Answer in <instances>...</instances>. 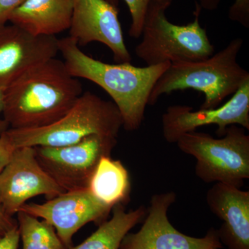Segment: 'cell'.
Segmentation results:
<instances>
[{
  "instance_id": "6da1fadb",
  "label": "cell",
  "mask_w": 249,
  "mask_h": 249,
  "mask_svg": "<svg viewBox=\"0 0 249 249\" xmlns=\"http://www.w3.org/2000/svg\"><path fill=\"white\" fill-rule=\"evenodd\" d=\"M82 93L79 80L64 62L49 59L5 88L3 118L10 128L44 127L65 115Z\"/></svg>"
},
{
  "instance_id": "7a4b0ae2",
  "label": "cell",
  "mask_w": 249,
  "mask_h": 249,
  "mask_svg": "<svg viewBox=\"0 0 249 249\" xmlns=\"http://www.w3.org/2000/svg\"><path fill=\"white\" fill-rule=\"evenodd\" d=\"M58 49L72 76L89 80L109 95L119 109L124 129L140 128L152 90L170 62L143 67L106 63L85 53L70 36L58 39Z\"/></svg>"
},
{
  "instance_id": "3957f363",
  "label": "cell",
  "mask_w": 249,
  "mask_h": 249,
  "mask_svg": "<svg viewBox=\"0 0 249 249\" xmlns=\"http://www.w3.org/2000/svg\"><path fill=\"white\" fill-rule=\"evenodd\" d=\"M243 43V40L237 37L209 58L170 63L154 86L148 105L153 106L162 95L178 90L195 89L204 93L200 109L219 107L224 99L249 80L248 71L237 62Z\"/></svg>"
},
{
  "instance_id": "277c9868",
  "label": "cell",
  "mask_w": 249,
  "mask_h": 249,
  "mask_svg": "<svg viewBox=\"0 0 249 249\" xmlns=\"http://www.w3.org/2000/svg\"><path fill=\"white\" fill-rule=\"evenodd\" d=\"M122 127L120 113L112 101L86 91L53 124L37 128H9L2 135L15 149L63 147L94 134L118 138Z\"/></svg>"
},
{
  "instance_id": "5b68a950",
  "label": "cell",
  "mask_w": 249,
  "mask_h": 249,
  "mask_svg": "<svg viewBox=\"0 0 249 249\" xmlns=\"http://www.w3.org/2000/svg\"><path fill=\"white\" fill-rule=\"evenodd\" d=\"M170 4L155 2L147 9L142 41L135 53L147 66L165 62H191L204 60L214 53L206 29L201 27V8L196 5V18L186 25H177L167 19L165 11Z\"/></svg>"
},
{
  "instance_id": "8992f818",
  "label": "cell",
  "mask_w": 249,
  "mask_h": 249,
  "mask_svg": "<svg viewBox=\"0 0 249 249\" xmlns=\"http://www.w3.org/2000/svg\"><path fill=\"white\" fill-rule=\"evenodd\" d=\"M181 151L196 160V176L205 183H222L241 188L249 178V136L232 124L222 138L204 132L183 134L176 142Z\"/></svg>"
},
{
  "instance_id": "52a82bcc",
  "label": "cell",
  "mask_w": 249,
  "mask_h": 249,
  "mask_svg": "<svg viewBox=\"0 0 249 249\" xmlns=\"http://www.w3.org/2000/svg\"><path fill=\"white\" fill-rule=\"evenodd\" d=\"M117 138L91 135L63 147H34L40 166L65 192L88 188L100 160L110 156Z\"/></svg>"
},
{
  "instance_id": "ba28073f",
  "label": "cell",
  "mask_w": 249,
  "mask_h": 249,
  "mask_svg": "<svg viewBox=\"0 0 249 249\" xmlns=\"http://www.w3.org/2000/svg\"><path fill=\"white\" fill-rule=\"evenodd\" d=\"M176 199V193L173 191L154 195L140 230L124 236L120 249H223L214 228L209 229L204 237H194L178 231L172 225L168 212Z\"/></svg>"
},
{
  "instance_id": "9c48e42d",
  "label": "cell",
  "mask_w": 249,
  "mask_h": 249,
  "mask_svg": "<svg viewBox=\"0 0 249 249\" xmlns=\"http://www.w3.org/2000/svg\"><path fill=\"white\" fill-rule=\"evenodd\" d=\"M112 209L96 199L89 188H85L65 192L43 204L26 203L19 211L48 222L69 249L81 228L91 222L99 225L107 220Z\"/></svg>"
},
{
  "instance_id": "30bf717a",
  "label": "cell",
  "mask_w": 249,
  "mask_h": 249,
  "mask_svg": "<svg viewBox=\"0 0 249 249\" xmlns=\"http://www.w3.org/2000/svg\"><path fill=\"white\" fill-rule=\"evenodd\" d=\"M65 191L40 166L35 148L18 147L0 173V205L10 215L35 196L53 199Z\"/></svg>"
},
{
  "instance_id": "8fae6325",
  "label": "cell",
  "mask_w": 249,
  "mask_h": 249,
  "mask_svg": "<svg viewBox=\"0 0 249 249\" xmlns=\"http://www.w3.org/2000/svg\"><path fill=\"white\" fill-rule=\"evenodd\" d=\"M161 123L163 137L170 143H176L183 134L209 124L217 125L216 134L219 137H223L232 124L249 130V80L222 106L197 111L181 105L170 106L162 116Z\"/></svg>"
},
{
  "instance_id": "7c38bea8",
  "label": "cell",
  "mask_w": 249,
  "mask_h": 249,
  "mask_svg": "<svg viewBox=\"0 0 249 249\" xmlns=\"http://www.w3.org/2000/svg\"><path fill=\"white\" fill-rule=\"evenodd\" d=\"M70 37L79 47L93 42L110 49L118 63H131L132 55L124 42L119 9L106 0H73Z\"/></svg>"
},
{
  "instance_id": "4fadbf2b",
  "label": "cell",
  "mask_w": 249,
  "mask_h": 249,
  "mask_svg": "<svg viewBox=\"0 0 249 249\" xmlns=\"http://www.w3.org/2000/svg\"><path fill=\"white\" fill-rule=\"evenodd\" d=\"M58 39L55 36L33 35L18 26L0 27V88L33 67L56 58Z\"/></svg>"
},
{
  "instance_id": "5bb4252c",
  "label": "cell",
  "mask_w": 249,
  "mask_h": 249,
  "mask_svg": "<svg viewBox=\"0 0 249 249\" xmlns=\"http://www.w3.org/2000/svg\"><path fill=\"white\" fill-rule=\"evenodd\" d=\"M210 211L223 221L217 231L229 249H249V192L215 183L206 193Z\"/></svg>"
},
{
  "instance_id": "9a60e30c",
  "label": "cell",
  "mask_w": 249,
  "mask_h": 249,
  "mask_svg": "<svg viewBox=\"0 0 249 249\" xmlns=\"http://www.w3.org/2000/svg\"><path fill=\"white\" fill-rule=\"evenodd\" d=\"M72 13L73 0H26L9 21L34 36H55L70 29Z\"/></svg>"
},
{
  "instance_id": "2e32d148",
  "label": "cell",
  "mask_w": 249,
  "mask_h": 249,
  "mask_svg": "<svg viewBox=\"0 0 249 249\" xmlns=\"http://www.w3.org/2000/svg\"><path fill=\"white\" fill-rule=\"evenodd\" d=\"M88 188L103 204L114 207L129 200L131 182L128 171L121 160L103 157L93 173Z\"/></svg>"
},
{
  "instance_id": "e0dca14e",
  "label": "cell",
  "mask_w": 249,
  "mask_h": 249,
  "mask_svg": "<svg viewBox=\"0 0 249 249\" xmlns=\"http://www.w3.org/2000/svg\"><path fill=\"white\" fill-rule=\"evenodd\" d=\"M112 217L99 224L97 230L79 245L69 249H120L121 242L130 230L146 215L145 206L126 211L124 204L113 207Z\"/></svg>"
},
{
  "instance_id": "ac0fdd59",
  "label": "cell",
  "mask_w": 249,
  "mask_h": 249,
  "mask_svg": "<svg viewBox=\"0 0 249 249\" xmlns=\"http://www.w3.org/2000/svg\"><path fill=\"white\" fill-rule=\"evenodd\" d=\"M16 214L22 249H67L48 222L23 211Z\"/></svg>"
},
{
  "instance_id": "d6986e66",
  "label": "cell",
  "mask_w": 249,
  "mask_h": 249,
  "mask_svg": "<svg viewBox=\"0 0 249 249\" xmlns=\"http://www.w3.org/2000/svg\"><path fill=\"white\" fill-rule=\"evenodd\" d=\"M111 4L118 7V0H106ZM128 7L131 16L130 27L129 35L133 38L138 39L142 35L144 20L146 16L147 9L152 3H167L171 4L172 0H124Z\"/></svg>"
},
{
  "instance_id": "ffe728a7",
  "label": "cell",
  "mask_w": 249,
  "mask_h": 249,
  "mask_svg": "<svg viewBox=\"0 0 249 249\" xmlns=\"http://www.w3.org/2000/svg\"><path fill=\"white\" fill-rule=\"evenodd\" d=\"M219 0H201V6L205 9H213L217 7ZM229 19L238 22L244 27H249V0H235L229 11Z\"/></svg>"
},
{
  "instance_id": "44dd1931",
  "label": "cell",
  "mask_w": 249,
  "mask_h": 249,
  "mask_svg": "<svg viewBox=\"0 0 249 249\" xmlns=\"http://www.w3.org/2000/svg\"><path fill=\"white\" fill-rule=\"evenodd\" d=\"M26 0H0V27L9 21L11 14Z\"/></svg>"
},
{
  "instance_id": "7402d4cb",
  "label": "cell",
  "mask_w": 249,
  "mask_h": 249,
  "mask_svg": "<svg viewBox=\"0 0 249 249\" xmlns=\"http://www.w3.org/2000/svg\"><path fill=\"white\" fill-rule=\"evenodd\" d=\"M20 234L18 227L14 228L0 238V249H18Z\"/></svg>"
},
{
  "instance_id": "603a6c76",
  "label": "cell",
  "mask_w": 249,
  "mask_h": 249,
  "mask_svg": "<svg viewBox=\"0 0 249 249\" xmlns=\"http://www.w3.org/2000/svg\"><path fill=\"white\" fill-rule=\"evenodd\" d=\"M14 148L5 138L4 135H0V173L9 163L14 154Z\"/></svg>"
},
{
  "instance_id": "cb8c5ba5",
  "label": "cell",
  "mask_w": 249,
  "mask_h": 249,
  "mask_svg": "<svg viewBox=\"0 0 249 249\" xmlns=\"http://www.w3.org/2000/svg\"><path fill=\"white\" fill-rule=\"evenodd\" d=\"M18 227V222L14 216L10 215L0 205V238L14 228Z\"/></svg>"
},
{
  "instance_id": "d4e9b609",
  "label": "cell",
  "mask_w": 249,
  "mask_h": 249,
  "mask_svg": "<svg viewBox=\"0 0 249 249\" xmlns=\"http://www.w3.org/2000/svg\"><path fill=\"white\" fill-rule=\"evenodd\" d=\"M4 89L5 88H0V135L10 128L9 124L4 120V118H1L4 107Z\"/></svg>"
}]
</instances>
